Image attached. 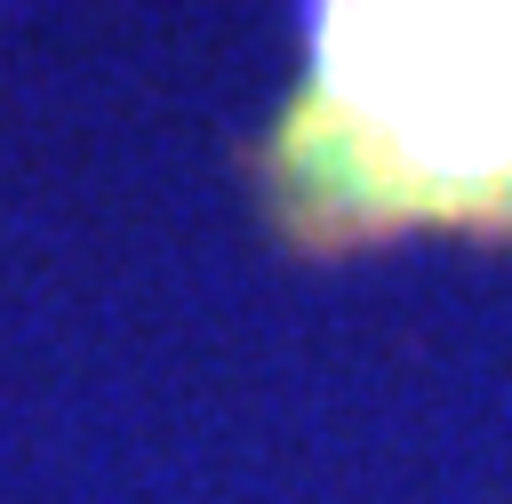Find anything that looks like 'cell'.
<instances>
[{
    "mask_svg": "<svg viewBox=\"0 0 512 504\" xmlns=\"http://www.w3.org/2000/svg\"><path fill=\"white\" fill-rule=\"evenodd\" d=\"M320 104L416 200L512 184V0H328Z\"/></svg>",
    "mask_w": 512,
    "mask_h": 504,
    "instance_id": "cell-1",
    "label": "cell"
}]
</instances>
